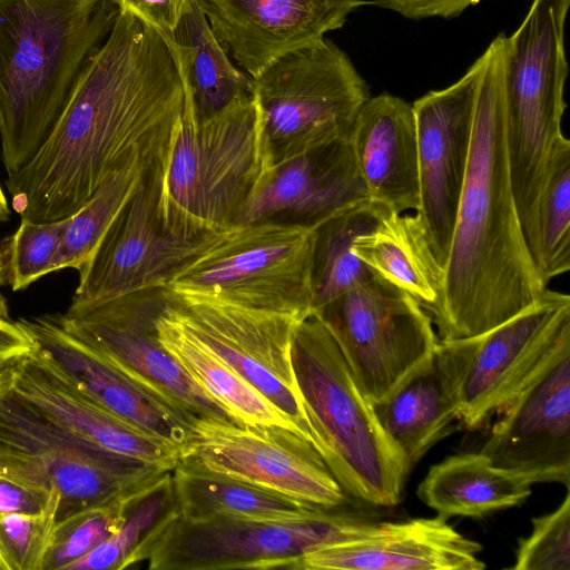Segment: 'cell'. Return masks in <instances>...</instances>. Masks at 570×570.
Returning a JSON list of instances; mask_svg holds the SVG:
<instances>
[{"instance_id": "6da1fadb", "label": "cell", "mask_w": 570, "mask_h": 570, "mask_svg": "<svg viewBox=\"0 0 570 570\" xmlns=\"http://www.w3.org/2000/svg\"><path fill=\"white\" fill-rule=\"evenodd\" d=\"M185 101L169 43L119 11L39 149L6 178L14 212L36 223L67 218L112 173L136 163L159 178Z\"/></svg>"}, {"instance_id": "7a4b0ae2", "label": "cell", "mask_w": 570, "mask_h": 570, "mask_svg": "<svg viewBox=\"0 0 570 570\" xmlns=\"http://www.w3.org/2000/svg\"><path fill=\"white\" fill-rule=\"evenodd\" d=\"M504 32L479 57L471 147L443 291L430 314L439 340L481 335L535 303L548 288L517 212L505 140Z\"/></svg>"}, {"instance_id": "3957f363", "label": "cell", "mask_w": 570, "mask_h": 570, "mask_svg": "<svg viewBox=\"0 0 570 570\" xmlns=\"http://www.w3.org/2000/svg\"><path fill=\"white\" fill-rule=\"evenodd\" d=\"M118 13L110 0H0V141L7 177L39 149Z\"/></svg>"}, {"instance_id": "277c9868", "label": "cell", "mask_w": 570, "mask_h": 570, "mask_svg": "<svg viewBox=\"0 0 570 570\" xmlns=\"http://www.w3.org/2000/svg\"><path fill=\"white\" fill-rule=\"evenodd\" d=\"M292 363L315 448L344 492L373 507L399 504L412 468L315 312L296 327Z\"/></svg>"}, {"instance_id": "5b68a950", "label": "cell", "mask_w": 570, "mask_h": 570, "mask_svg": "<svg viewBox=\"0 0 570 570\" xmlns=\"http://www.w3.org/2000/svg\"><path fill=\"white\" fill-rule=\"evenodd\" d=\"M272 168L254 94L205 119L195 117L186 94L179 129L157 180L163 227L195 237L235 224Z\"/></svg>"}, {"instance_id": "8992f818", "label": "cell", "mask_w": 570, "mask_h": 570, "mask_svg": "<svg viewBox=\"0 0 570 570\" xmlns=\"http://www.w3.org/2000/svg\"><path fill=\"white\" fill-rule=\"evenodd\" d=\"M570 0H532L505 38V140L517 212L525 243L537 253V206L547 169L564 138V49Z\"/></svg>"}, {"instance_id": "52a82bcc", "label": "cell", "mask_w": 570, "mask_h": 570, "mask_svg": "<svg viewBox=\"0 0 570 570\" xmlns=\"http://www.w3.org/2000/svg\"><path fill=\"white\" fill-rule=\"evenodd\" d=\"M383 522L342 507L289 521H188L175 510L139 544L127 568L146 562L149 570H296L303 556L367 539Z\"/></svg>"}, {"instance_id": "ba28073f", "label": "cell", "mask_w": 570, "mask_h": 570, "mask_svg": "<svg viewBox=\"0 0 570 570\" xmlns=\"http://www.w3.org/2000/svg\"><path fill=\"white\" fill-rule=\"evenodd\" d=\"M317 227L262 220L208 233L165 287L305 318L313 312Z\"/></svg>"}, {"instance_id": "9c48e42d", "label": "cell", "mask_w": 570, "mask_h": 570, "mask_svg": "<svg viewBox=\"0 0 570 570\" xmlns=\"http://www.w3.org/2000/svg\"><path fill=\"white\" fill-rule=\"evenodd\" d=\"M167 472L75 441L0 383V478L58 493L57 528L96 509L129 507Z\"/></svg>"}, {"instance_id": "30bf717a", "label": "cell", "mask_w": 570, "mask_h": 570, "mask_svg": "<svg viewBox=\"0 0 570 570\" xmlns=\"http://www.w3.org/2000/svg\"><path fill=\"white\" fill-rule=\"evenodd\" d=\"M253 87L272 167L347 139L371 97L350 57L325 37L276 58Z\"/></svg>"}, {"instance_id": "8fae6325", "label": "cell", "mask_w": 570, "mask_h": 570, "mask_svg": "<svg viewBox=\"0 0 570 570\" xmlns=\"http://www.w3.org/2000/svg\"><path fill=\"white\" fill-rule=\"evenodd\" d=\"M314 312L372 404L382 401L440 341L417 301L374 273Z\"/></svg>"}, {"instance_id": "7c38bea8", "label": "cell", "mask_w": 570, "mask_h": 570, "mask_svg": "<svg viewBox=\"0 0 570 570\" xmlns=\"http://www.w3.org/2000/svg\"><path fill=\"white\" fill-rule=\"evenodd\" d=\"M166 293V287L130 293L57 317L118 373L190 422L236 423L160 344L156 320Z\"/></svg>"}, {"instance_id": "4fadbf2b", "label": "cell", "mask_w": 570, "mask_h": 570, "mask_svg": "<svg viewBox=\"0 0 570 570\" xmlns=\"http://www.w3.org/2000/svg\"><path fill=\"white\" fill-rule=\"evenodd\" d=\"M168 293L186 328L287 416L315 448L292 363L294 334L304 318L216 297Z\"/></svg>"}, {"instance_id": "5bb4252c", "label": "cell", "mask_w": 570, "mask_h": 570, "mask_svg": "<svg viewBox=\"0 0 570 570\" xmlns=\"http://www.w3.org/2000/svg\"><path fill=\"white\" fill-rule=\"evenodd\" d=\"M180 460L312 505L336 508L348 502L317 450L281 426L195 419Z\"/></svg>"}, {"instance_id": "9a60e30c", "label": "cell", "mask_w": 570, "mask_h": 570, "mask_svg": "<svg viewBox=\"0 0 570 570\" xmlns=\"http://www.w3.org/2000/svg\"><path fill=\"white\" fill-rule=\"evenodd\" d=\"M568 341L570 297L548 288L535 303L478 335L461 384L459 428L487 425Z\"/></svg>"}, {"instance_id": "2e32d148", "label": "cell", "mask_w": 570, "mask_h": 570, "mask_svg": "<svg viewBox=\"0 0 570 570\" xmlns=\"http://www.w3.org/2000/svg\"><path fill=\"white\" fill-rule=\"evenodd\" d=\"M0 383L21 403L89 448L173 471L180 451L92 400L38 344L1 363Z\"/></svg>"}, {"instance_id": "e0dca14e", "label": "cell", "mask_w": 570, "mask_h": 570, "mask_svg": "<svg viewBox=\"0 0 570 570\" xmlns=\"http://www.w3.org/2000/svg\"><path fill=\"white\" fill-rule=\"evenodd\" d=\"M479 75L478 58L455 82L412 104L420 191L415 213L442 269L468 169Z\"/></svg>"}, {"instance_id": "ac0fdd59", "label": "cell", "mask_w": 570, "mask_h": 570, "mask_svg": "<svg viewBox=\"0 0 570 570\" xmlns=\"http://www.w3.org/2000/svg\"><path fill=\"white\" fill-rule=\"evenodd\" d=\"M157 177L150 176L118 214L88 263L69 309L130 293L165 287L207 234L186 237L165 229L157 214Z\"/></svg>"}, {"instance_id": "d6986e66", "label": "cell", "mask_w": 570, "mask_h": 570, "mask_svg": "<svg viewBox=\"0 0 570 570\" xmlns=\"http://www.w3.org/2000/svg\"><path fill=\"white\" fill-rule=\"evenodd\" d=\"M479 452L531 485L570 487V341L499 414Z\"/></svg>"}, {"instance_id": "ffe728a7", "label": "cell", "mask_w": 570, "mask_h": 570, "mask_svg": "<svg viewBox=\"0 0 570 570\" xmlns=\"http://www.w3.org/2000/svg\"><path fill=\"white\" fill-rule=\"evenodd\" d=\"M216 39L252 79L272 61L344 26L364 0H196Z\"/></svg>"}, {"instance_id": "44dd1931", "label": "cell", "mask_w": 570, "mask_h": 570, "mask_svg": "<svg viewBox=\"0 0 570 570\" xmlns=\"http://www.w3.org/2000/svg\"><path fill=\"white\" fill-rule=\"evenodd\" d=\"M478 336L440 340L382 401L376 416L411 468L459 428L460 392Z\"/></svg>"}, {"instance_id": "7402d4cb", "label": "cell", "mask_w": 570, "mask_h": 570, "mask_svg": "<svg viewBox=\"0 0 570 570\" xmlns=\"http://www.w3.org/2000/svg\"><path fill=\"white\" fill-rule=\"evenodd\" d=\"M365 198L370 197L347 138L273 167L236 223L288 220L320 226Z\"/></svg>"}, {"instance_id": "603a6c76", "label": "cell", "mask_w": 570, "mask_h": 570, "mask_svg": "<svg viewBox=\"0 0 570 570\" xmlns=\"http://www.w3.org/2000/svg\"><path fill=\"white\" fill-rule=\"evenodd\" d=\"M17 323L98 404L185 454L191 422L118 373L66 330L57 315L20 318Z\"/></svg>"}, {"instance_id": "cb8c5ba5", "label": "cell", "mask_w": 570, "mask_h": 570, "mask_svg": "<svg viewBox=\"0 0 570 570\" xmlns=\"http://www.w3.org/2000/svg\"><path fill=\"white\" fill-rule=\"evenodd\" d=\"M481 550L438 514L384 521L367 539L303 556L296 570H482Z\"/></svg>"}, {"instance_id": "d4e9b609", "label": "cell", "mask_w": 570, "mask_h": 570, "mask_svg": "<svg viewBox=\"0 0 570 570\" xmlns=\"http://www.w3.org/2000/svg\"><path fill=\"white\" fill-rule=\"evenodd\" d=\"M368 197L393 213L420 204L417 140L412 105L390 94L370 97L348 135Z\"/></svg>"}, {"instance_id": "484cf974", "label": "cell", "mask_w": 570, "mask_h": 570, "mask_svg": "<svg viewBox=\"0 0 570 570\" xmlns=\"http://www.w3.org/2000/svg\"><path fill=\"white\" fill-rule=\"evenodd\" d=\"M352 249L375 275L410 294L429 315L439 306L443 269L416 213H389L358 235Z\"/></svg>"}, {"instance_id": "4316f807", "label": "cell", "mask_w": 570, "mask_h": 570, "mask_svg": "<svg viewBox=\"0 0 570 570\" xmlns=\"http://www.w3.org/2000/svg\"><path fill=\"white\" fill-rule=\"evenodd\" d=\"M419 499L443 518H484L518 507L531 495L522 476L494 465L481 452L460 453L432 465L417 485Z\"/></svg>"}, {"instance_id": "83f0119b", "label": "cell", "mask_w": 570, "mask_h": 570, "mask_svg": "<svg viewBox=\"0 0 570 570\" xmlns=\"http://www.w3.org/2000/svg\"><path fill=\"white\" fill-rule=\"evenodd\" d=\"M178 515L188 521H289L309 517L312 505L179 460L171 471Z\"/></svg>"}, {"instance_id": "f1b7e54d", "label": "cell", "mask_w": 570, "mask_h": 570, "mask_svg": "<svg viewBox=\"0 0 570 570\" xmlns=\"http://www.w3.org/2000/svg\"><path fill=\"white\" fill-rule=\"evenodd\" d=\"M166 291V298L156 320L157 336L194 382L237 424L281 426L302 435L287 416L186 328L174 312Z\"/></svg>"}, {"instance_id": "f546056e", "label": "cell", "mask_w": 570, "mask_h": 570, "mask_svg": "<svg viewBox=\"0 0 570 570\" xmlns=\"http://www.w3.org/2000/svg\"><path fill=\"white\" fill-rule=\"evenodd\" d=\"M169 46L197 119L208 118L235 99L254 94L253 79L228 57L196 0L180 19Z\"/></svg>"}, {"instance_id": "4dcf8cb0", "label": "cell", "mask_w": 570, "mask_h": 570, "mask_svg": "<svg viewBox=\"0 0 570 570\" xmlns=\"http://www.w3.org/2000/svg\"><path fill=\"white\" fill-rule=\"evenodd\" d=\"M391 210L371 198L340 212L317 227L314 255L313 312L368 278L373 272L354 254V239L372 228Z\"/></svg>"}, {"instance_id": "1f68e13d", "label": "cell", "mask_w": 570, "mask_h": 570, "mask_svg": "<svg viewBox=\"0 0 570 570\" xmlns=\"http://www.w3.org/2000/svg\"><path fill=\"white\" fill-rule=\"evenodd\" d=\"M150 176L154 175L139 163L112 173L89 200L70 216L51 273L83 267L124 206Z\"/></svg>"}, {"instance_id": "d6a6232c", "label": "cell", "mask_w": 570, "mask_h": 570, "mask_svg": "<svg viewBox=\"0 0 570 570\" xmlns=\"http://www.w3.org/2000/svg\"><path fill=\"white\" fill-rule=\"evenodd\" d=\"M534 263L547 285L570 269V141L566 137L554 148L538 199Z\"/></svg>"}, {"instance_id": "836d02e7", "label": "cell", "mask_w": 570, "mask_h": 570, "mask_svg": "<svg viewBox=\"0 0 570 570\" xmlns=\"http://www.w3.org/2000/svg\"><path fill=\"white\" fill-rule=\"evenodd\" d=\"M175 510L177 507L170 471L130 504L124 522L111 537L68 564L65 570L127 569L139 544Z\"/></svg>"}, {"instance_id": "e575fe53", "label": "cell", "mask_w": 570, "mask_h": 570, "mask_svg": "<svg viewBox=\"0 0 570 570\" xmlns=\"http://www.w3.org/2000/svg\"><path fill=\"white\" fill-rule=\"evenodd\" d=\"M70 216L36 223L21 218L18 228L0 240V286L21 291L51 273Z\"/></svg>"}, {"instance_id": "d590c367", "label": "cell", "mask_w": 570, "mask_h": 570, "mask_svg": "<svg viewBox=\"0 0 570 570\" xmlns=\"http://www.w3.org/2000/svg\"><path fill=\"white\" fill-rule=\"evenodd\" d=\"M59 510L55 503L36 513L0 514V551L9 570H45Z\"/></svg>"}, {"instance_id": "8d00e7d4", "label": "cell", "mask_w": 570, "mask_h": 570, "mask_svg": "<svg viewBox=\"0 0 570 570\" xmlns=\"http://www.w3.org/2000/svg\"><path fill=\"white\" fill-rule=\"evenodd\" d=\"M532 530L520 538L511 570H570V491L558 508L531 519Z\"/></svg>"}, {"instance_id": "74e56055", "label": "cell", "mask_w": 570, "mask_h": 570, "mask_svg": "<svg viewBox=\"0 0 570 570\" xmlns=\"http://www.w3.org/2000/svg\"><path fill=\"white\" fill-rule=\"evenodd\" d=\"M129 507L96 509L57 528L45 570H65L68 564L105 542L120 528Z\"/></svg>"}, {"instance_id": "f35d334b", "label": "cell", "mask_w": 570, "mask_h": 570, "mask_svg": "<svg viewBox=\"0 0 570 570\" xmlns=\"http://www.w3.org/2000/svg\"><path fill=\"white\" fill-rule=\"evenodd\" d=\"M119 11H127L154 28L170 45L173 35L194 0H110Z\"/></svg>"}, {"instance_id": "ab89813d", "label": "cell", "mask_w": 570, "mask_h": 570, "mask_svg": "<svg viewBox=\"0 0 570 570\" xmlns=\"http://www.w3.org/2000/svg\"><path fill=\"white\" fill-rule=\"evenodd\" d=\"M482 0H375L374 4L392 10L404 18H455Z\"/></svg>"}, {"instance_id": "60d3db41", "label": "cell", "mask_w": 570, "mask_h": 570, "mask_svg": "<svg viewBox=\"0 0 570 570\" xmlns=\"http://www.w3.org/2000/svg\"><path fill=\"white\" fill-rule=\"evenodd\" d=\"M55 503L60 505L58 493L46 495L0 478V514L36 513Z\"/></svg>"}, {"instance_id": "b9f144b4", "label": "cell", "mask_w": 570, "mask_h": 570, "mask_svg": "<svg viewBox=\"0 0 570 570\" xmlns=\"http://www.w3.org/2000/svg\"><path fill=\"white\" fill-rule=\"evenodd\" d=\"M33 345V340L17 322L0 318L1 363L30 350Z\"/></svg>"}, {"instance_id": "7bdbcfd3", "label": "cell", "mask_w": 570, "mask_h": 570, "mask_svg": "<svg viewBox=\"0 0 570 570\" xmlns=\"http://www.w3.org/2000/svg\"><path fill=\"white\" fill-rule=\"evenodd\" d=\"M10 215L6 196L0 186V220H7Z\"/></svg>"}, {"instance_id": "ee69618b", "label": "cell", "mask_w": 570, "mask_h": 570, "mask_svg": "<svg viewBox=\"0 0 570 570\" xmlns=\"http://www.w3.org/2000/svg\"><path fill=\"white\" fill-rule=\"evenodd\" d=\"M0 318L9 320V308L4 297L0 294Z\"/></svg>"}, {"instance_id": "f6af8a7d", "label": "cell", "mask_w": 570, "mask_h": 570, "mask_svg": "<svg viewBox=\"0 0 570 570\" xmlns=\"http://www.w3.org/2000/svg\"><path fill=\"white\" fill-rule=\"evenodd\" d=\"M0 570H9V567L0 551Z\"/></svg>"}, {"instance_id": "bcb514c9", "label": "cell", "mask_w": 570, "mask_h": 570, "mask_svg": "<svg viewBox=\"0 0 570 570\" xmlns=\"http://www.w3.org/2000/svg\"><path fill=\"white\" fill-rule=\"evenodd\" d=\"M0 365H1V362H0Z\"/></svg>"}]
</instances>
